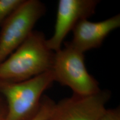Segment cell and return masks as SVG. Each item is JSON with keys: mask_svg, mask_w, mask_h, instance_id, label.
<instances>
[{"mask_svg": "<svg viewBox=\"0 0 120 120\" xmlns=\"http://www.w3.org/2000/svg\"><path fill=\"white\" fill-rule=\"evenodd\" d=\"M43 33L33 31L26 40L0 64V82L17 83L51 71L55 52Z\"/></svg>", "mask_w": 120, "mask_h": 120, "instance_id": "6da1fadb", "label": "cell"}, {"mask_svg": "<svg viewBox=\"0 0 120 120\" xmlns=\"http://www.w3.org/2000/svg\"><path fill=\"white\" fill-rule=\"evenodd\" d=\"M55 82L51 70L17 83L0 82L7 103L5 120H30L40 108L43 93Z\"/></svg>", "mask_w": 120, "mask_h": 120, "instance_id": "7a4b0ae2", "label": "cell"}, {"mask_svg": "<svg viewBox=\"0 0 120 120\" xmlns=\"http://www.w3.org/2000/svg\"><path fill=\"white\" fill-rule=\"evenodd\" d=\"M51 71L55 81L70 87L74 94L86 96L101 90L98 82L87 71L84 53L69 42L65 43L64 48L55 52Z\"/></svg>", "mask_w": 120, "mask_h": 120, "instance_id": "3957f363", "label": "cell"}, {"mask_svg": "<svg viewBox=\"0 0 120 120\" xmlns=\"http://www.w3.org/2000/svg\"><path fill=\"white\" fill-rule=\"evenodd\" d=\"M45 12L46 7L41 1L25 0L7 18L0 31V64L26 40Z\"/></svg>", "mask_w": 120, "mask_h": 120, "instance_id": "277c9868", "label": "cell"}, {"mask_svg": "<svg viewBox=\"0 0 120 120\" xmlns=\"http://www.w3.org/2000/svg\"><path fill=\"white\" fill-rule=\"evenodd\" d=\"M110 97L106 90L86 96L73 94L55 103L47 120H100Z\"/></svg>", "mask_w": 120, "mask_h": 120, "instance_id": "5b68a950", "label": "cell"}, {"mask_svg": "<svg viewBox=\"0 0 120 120\" xmlns=\"http://www.w3.org/2000/svg\"><path fill=\"white\" fill-rule=\"evenodd\" d=\"M97 0H59L53 35L47 39L48 47L56 52L61 49L64 38L78 22L94 15Z\"/></svg>", "mask_w": 120, "mask_h": 120, "instance_id": "8992f818", "label": "cell"}, {"mask_svg": "<svg viewBox=\"0 0 120 120\" xmlns=\"http://www.w3.org/2000/svg\"><path fill=\"white\" fill-rule=\"evenodd\" d=\"M120 26V15L100 22H93L84 19L78 22L72 30L70 44L79 51L85 53L100 47L111 32Z\"/></svg>", "mask_w": 120, "mask_h": 120, "instance_id": "52a82bcc", "label": "cell"}, {"mask_svg": "<svg viewBox=\"0 0 120 120\" xmlns=\"http://www.w3.org/2000/svg\"><path fill=\"white\" fill-rule=\"evenodd\" d=\"M25 0H0V27Z\"/></svg>", "mask_w": 120, "mask_h": 120, "instance_id": "ba28073f", "label": "cell"}, {"mask_svg": "<svg viewBox=\"0 0 120 120\" xmlns=\"http://www.w3.org/2000/svg\"><path fill=\"white\" fill-rule=\"evenodd\" d=\"M55 102L47 96H43L37 113L30 120H47L51 113Z\"/></svg>", "mask_w": 120, "mask_h": 120, "instance_id": "9c48e42d", "label": "cell"}, {"mask_svg": "<svg viewBox=\"0 0 120 120\" xmlns=\"http://www.w3.org/2000/svg\"><path fill=\"white\" fill-rule=\"evenodd\" d=\"M100 120H120V107L106 109Z\"/></svg>", "mask_w": 120, "mask_h": 120, "instance_id": "30bf717a", "label": "cell"}, {"mask_svg": "<svg viewBox=\"0 0 120 120\" xmlns=\"http://www.w3.org/2000/svg\"><path fill=\"white\" fill-rule=\"evenodd\" d=\"M7 106L4 107L0 103V120H5Z\"/></svg>", "mask_w": 120, "mask_h": 120, "instance_id": "8fae6325", "label": "cell"}]
</instances>
